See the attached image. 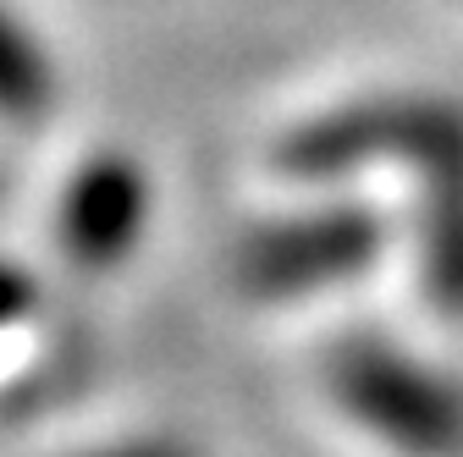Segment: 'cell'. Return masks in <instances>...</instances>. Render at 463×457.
<instances>
[{
    "instance_id": "cell-5",
    "label": "cell",
    "mask_w": 463,
    "mask_h": 457,
    "mask_svg": "<svg viewBox=\"0 0 463 457\" xmlns=\"http://www.w3.org/2000/svg\"><path fill=\"white\" fill-rule=\"evenodd\" d=\"M55 105V67L39 39L0 6V122H44Z\"/></svg>"
},
{
    "instance_id": "cell-6",
    "label": "cell",
    "mask_w": 463,
    "mask_h": 457,
    "mask_svg": "<svg viewBox=\"0 0 463 457\" xmlns=\"http://www.w3.org/2000/svg\"><path fill=\"white\" fill-rule=\"evenodd\" d=\"M420 281H425V293L447 314H463V182L425 199V220H420Z\"/></svg>"
},
{
    "instance_id": "cell-7",
    "label": "cell",
    "mask_w": 463,
    "mask_h": 457,
    "mask_svg": "<svg viewBox=\"0 0 463 457\" xmlns=\"http://www.w3.org/2000/svg\"><path fill=\"white\" fill-rule=\"evenodd\" d=\"M39 303V293L28 287V281L17 275V270H6L0 265V325H17V320H28V309Z\"/></svg>"
},
{
    "instance_id": "cell-4",
    "label": "cell",
    "mask_w": 463,
    "mask_h": 457,
    "mask_svg": "<svg viewBox=\"0 0 463 457\" xmlns=\"http://www.w3.org/2000/svg\"><path fill=\"white\" fill-rule=\"evenodd\" d=\"M144 215H149L144 171L122 154H99L83 171H72L61 204H55V243L72 265L105 270L138 248Z\"/></svg>"
},
{
    "instance_id": "cell-2",
    "label": "cell",
    "mask_w": 463,
    "mask_h": 457,
    "mask_svg": "<svg viewBox=\"0 0 463 457\" xmlns=\"http://www.w3.org/2000/svg\"><path fill=\"white\" fill-rule=\"evenodd\" d=\"M336 408L402 457H463V396L409 353L354 341L331 359Z\"/></svg>"
},
{
    "instance_id": "cell-1",
    "label": "cell",
    "mask_w": 463,
    "mask_h": 457,
    "mask_svg": "<svg viewBox=\"0 0 463 457\" xmlns=\"http://www.w3.org/2000/svg\"><path fill=\"white\" fill-rule=\"evenodd\" d=\"M276 165L304 182H331L347 171L402 165L430 182H463V110L441 99H386L309 122L276 149Z\"/></svg>"
},
{
    "instance_id": "cell-8",
    "label": "cell",
    "mask_w": 463,
    "mask_h": 457,
    "mask_svg": "<svg viewBox=\"0 0 463 457\" xmlns=\"http://www.w3.org/2000/svg\"><path fill=\"white\" fill-rule=\"evenodd\" d=\"M94 457H188V452L171 446V441H133V446H110V452H94Z\"/></svg>"
},
{
    "instance_id": "cell-3",
    "label": "cell",
    "mask_w": 463,
    "mask_h": 457,
    "mask_svg": "<svg viewBox=\"0 0 463 457\" xmlns=\"http://www.w3.org/2000/svg\"><path fill=\"white\" fill-rule=\"evenodd\" d=\"M381 243L386 232L375 210L364 204L315 210V215H293L254 232L238 254V275L260 298H309V293L354 281L381 254Z\"/></svg>"
}]
</instances>
